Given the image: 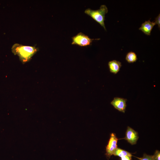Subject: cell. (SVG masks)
I'll return each mask as SVG.
<instances>
[{
  "label": "cell",
  "instance_id": "cell-1",
  "mask_svg": "<svg viewBox=\"0 0 160 160\" xmlns=\"http://www.w3.org/2000/svg\"><path fill=\"white\" fill-rule=\"evenodd\" d=\"M38 49L35 47L23 45L15 44L12 48V51L15 55H17L23 63L29 61Z\"/></svg>",
  "mask_w": 160,
  "mask_h": 160
},
{
  "label": "cell",
  "instance_id": "cell-2",
  "mask_svg": "<svg viewBox=\"0 0 160 160\" xmlns=\"http://www.w3.org/2000/svg\"><path fill=\"white\" fill-rule=\"evenodd\" d=\"M108 11L107 7L105 5H103L100 6L99 9L97 10L87 9L85 10L84 13L99 23L106 30L104 21L105 15Z\"/></svg>",
  "mask_w": 160,
  "mask_h": 160
},
{
  "label": "cell",
  "instance_id": "cell-3",
  "mask_svg": "<svg viewBox=\"0 0 160 160\" xmlns=\"http://www.w3.org/2000/svg\"><path fill=\"white\" fill-rule=\"evenodd\" d=\"M71 44L80 47H87L90 45L93 40L98 39H92L88 36L80 32L72 38Z\"/></svg>",
  "mask_w": 160,
  "mask_h": 160
},
{
  "label": "cell",
  "instance_id": "cell-4",
  "mask_svg": "<svg viewBox=\"0 0 160 160\" xmlns=\"http://www.w3.org/2000/svg\"><path fill=\"white\" fill-rule=\"evenodd\" d=\"M118 140L114 133H112L111 134L106 149L105 155L108 159H109L111 155L114 154L115 150L117 148V143Z\"/></svg>",
  "mask_w": 160,
  "mask_h": 160
},
{
  "label": "cell",
  "instance_id": "cell-5",
  "mask_svg": "<svg viewBox=\"0 0 160 160\" xmlns=\"http://www.w3.org/2000/svg\"><path fill=\"white\" fill-rule=\"evenodd\" d=\"M127 101L126 99L115 97L111 102V104L119 111L124 113L126 107Z\"/></svg>",
  "mask_w": 160,
  "mask_h": 160
},
{
  "label": "cell",
  "instance_id": "cell-6",
  "mask_svg": "<svg viewBox=\"0 0 160 160\" xmlns=\"http://www.w3.org/2000/svg\"><path fill=\"white\" fill-rule=\"evenodd\" d=\"M125 138L132 145L135 144L138 138V133L131 128L128 127L126 132Z\"/></svg>",
  "mask_w": 160,
  "mask_h": 160
},
{
  "label": "cell",
  "instance_id": "cell-7",
  "mask_svg": "<svg viewBox=\"0 0 160 160\" xmlns=\"http://www.w3.org/2000/svg\"><path fill=\"white\" fill-rule=\"evenodd\" d=\"M155 25L154 22H151L150 20L146 21L142 24L139 30L145 34L149 36L151 35V31Z\"/></svg>",
  "mask_w": 160,
  "mask_h": 160
},
{
  "label": "cell",
  "instance_id": "cell-8",
  "mask_svg": "<svg viewBox=\"0 0 160 160\" xmlns=\"http://www.w3.org/2000/svg\"><path fill=\"white\" fill-rule=\"evenodd\" d=\"M108 66L110 72L116 74L119 71L121 64L120 61L114 60L109 61Z\"/></svg>",
  "mask_w": 160,
  "mask_h": 160
},
{
  "label": "cell",
  "instance_id": "cell-9",
  "mask_svg": "<svg viewBox=\"0 0 160 160\" xmlns=\"http://www.w3.org/2000/svg\"><path fill=\"white\" fill-rule=\"evenodd\" d=\"M126 60L129 63H132L136 62L137 58L136 53L133 52H130L126 55Z\"/></svg>",
  "mask_w": 160,
  "mask_h": 160
},
{
  "label": "cell",
  "instance_id": "cell-10",
  "mask_svg": "<svg viewBox=\"0 0 160 160\" xmlns=\"http://www.w3.org/2000/svg\"><path fill=\"white\" fill-rule=\"evenodd\" d=\"M113 155L121 157L125 156H128L131 157L132 156V154L129 152L118 148L115 150Z\"/></svg>",
  "mask_w": 160,
  "mask_h": 160
},
{
  "label": "cell",
  "instance_id": "cell-11",
  "mask_svg": "<svg viewBox=\"0 0 160 160\" xmlns=\"http://www.w3.org/2000/svg\"><path fill=\"white\" fill-rule=\"evenodd\" d=\"M139 160H153V156L148 155L144 154L142 158H139Z\"/></svg>",
  "mask_w": 160,
  "mask_h": 160
},
{
  "label": "cell",
  "instance_id": "cell-12",
  "mask_svg": "<svg viewBox=\"0 0 160 160\" xmlns=\"http://www.w3.org/2000/svg\"><path fill=\"white\" fill-rule=\"evenodd\" d=\"M153 160H160V151L158 150L156 151L154 155L153 156Z\"/></svg>",
  "mask_w": 160,
  "mask_h": 160
},
{
  "label": "cell",
  "instance_id": "cell-13",
  "mask_svg": "<svg viewBox=\"0 0 160 160\" xmlns=\"http://www.w3.org/2000/svg\"><path fill=\"white\" fill-rule=\"evenodd\" d=\"M160 14L157 16V17L156 18L155 22H154L156 24H157L158 25L159 28L160 27Z\"/></svg>",
  "mask_w": 160,
  "mask_h": 160
},
{
  "label": "cell",
  "instance_id": "cell-14",
  "mask_svg": "<svg viewBox=\"0 0 160 160\" xmlns=\"http://www.w3.org/2000/svg\"><path fill=\"white\" fill-rule=\"evenodd\" d=\"M131 157L128 156H123L121 157V160H131Z\"/></svg>",
  "mask_w": 160,
  "mask_h": 160
}]
</instances>
